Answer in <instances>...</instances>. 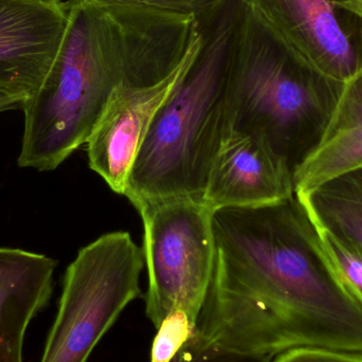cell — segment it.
<instances>
[{"label":"cell","instance_id":"1","mask_svg":"<svg viewBox=\"0 0 362 362\" xmlns=\"http://www.w3.org/2000/svg\"><path fill=\"white\" fill-rule=\"evenodd\" d=\"M215 266L195 331L210 344L272 357L320 346L362 353V304L296 195L212 216Z\"/></svg>","mask_w":362,"mask_h":362},{"label":"cell","instance_id":"3","mask_svg":"<svg viewBox=\"0 0 362 362\" xmlns=\"http://www.w3.org/2000/svg\"><path fill=\"white\" fill-rule=\"evenodd\" d=\"M227 69L232 132L261 139L293 175L320 144L346 83L279 44L236 1Z\"/></svg>","mask_w":362,"mask_h":362},{"label":"cell","instance_id":"8","mask_svg":"<svg viewBox=\"0 0 362 362\" xmlns=\"http://www.w3.org/2000/svg\"><path fill=\"white\" fill-rule=\"evenodd\" d=\"M206 38L198 28L180 65L161 82L140 88L117 86L110 95L86 144L89 168L116 193L124 195L153 118L202 54Z\"/></svg>","mask_w":362,"mask_h":362},{"label":"cell","instance_id":"5","mask_svg":"<svg viewBox=\"0 0 362 362\" xmlns=\"http://www.w3.org/2000/svg\"><path fill=\"white\" fill-rule=\"evenodd\" d=\"M144 250L127 232H110L78 251L40 362H86L124 308L141 295Z\"/></svg>","mask_w":362,"mask_h":362},{"label":"cell","instance_id":"7","mask_svg":"<svg viewBox=\"0 0 362 362\" xmlns=\"http://www.w3.org/2000/svg\"><path fill=\"white\" fill-rule=\"evenodd\" d=\"M279 44L334 80L362 70V0H235Z\"/></svg>","mask_w":362,"mask_h":362},{"label":"cell","instance_id":"14","mask_svg":"<svg viewBox=\"0 0 362 362\" xmlns=\"http://www.w3.org/2000/svg\"><path fill=\"white\" fill-rule=\"evenodd\" d=\"M318 227V226H317ZM321 240L342 280L362 304V252L350 243L319 228Z\"/></svg>","mask_w":362,"mask_h":362},{"label":"cell","instance_id":"6","mask_svg":"<svg viewBox=\"0 0 362 362\" xmlns=\"http://www.w3.org/2000/svg\"><path fill=\"white\" fill-rule=\"evenodd\" d=\"M144 221L146 313L158 329L181 310L196 325L215 266L213 211L202 200L167 197L133 204Z\"/></svg>","mask_w":362,"mask_h":362},{"label":"cell","instance_id":"16","mask_svg":"<svg viewBox=\"0 0 362 362\" xmlns=\"http://www.w3.org/2000/svg\"><path fill=\"white\" fill-rule=\"evenodd\" d=\"M270 358L221 348L194 332L170 362H270Z\"/></svg>","mask_w":362,"mask_h":362},{"label":"cell","instance_id":"10","mask_svg":"<svg viewBox=\"0 0 362 362\" xmlns=\"http://www.w3.org/2000/svg\"><path fill=\"white\" fill-rule=\"evenodd\" d=\"M293 195V175L284 161L259 138L231 132L213 161L202 200L214 212Z\"/></svg>","mask_w":362,"mask_h":362},{"label":"cell","instance_id":"13","mask_svg":"<svg viewBox=\"0 0 362 362\" xmlns=\"http://www.w3.org/2000/svg\"><path fill=\"white\" fill-rule=\"evenodd\" d=\"M295 195L319 228L362 252V165Z\"/></svg>","mask_w":362,"mask_h":362},{"label":"cell","instance_id":"2","mask_svg":"<svg viewBox=\"0 0 362 362\" xmlns=\"http://www.w3.org/2000/svg\"><path fill=\"white\" fill-rule=\"evenodd\" d=\"M57 57L23 105L17 165L57 170L86 144L117 86L165 80L185 57L195 15L107 0H68Z\"/></svg>","mask_w":362,"mask_h":362},{"label":"cell","instance_id":"18","mask_svg":"<svg viewBox=\"0 0 362 362\" xmlns=\"http://www.w3.org/2000/svg\"><path fill=\"white\" fill-rule=\"evenodd\" d=\"M107 1L141 4V6L171 11V12L195 15L199 18L200 15L214 10L217 6L225 4L226 0H107Z\"/></svg>","mask_w":362,"mask_h":362},{"label":"cell","instance_id":"15","mask_svg":"<svg viewBox=\"0 0 362 362\" xmlns=\"http://www.w3.org/2000/svg\"><path fill=\"white\" fill-rule=\"evenodd\" d=\"M196 325L183 310H175L159 325L151 362H170L195 332Z\"/></svg>","mask_w":362,"mask_h":362},{"label":"cell","instance_id":"9","mask_svg":"<svg viewBox=\"0 0 362 362\" xmlns=\"http://www.w3.org/2000/svg\"><path fill=\"white\" fill-rule=\"evenodd\" d=\"M67 23L66 1L0 0V95L28 100L37 90Z\"/></svg>","mask_w":362,"mask_h":362},{"label":"cell","instance_id":"11","mask_svg":"<svg viewBox=\"0 0 362 362\" xmlns=\"http://www.w3.org/2000/svg\"><path fill=\"white\" fill-rule=\"evenodd\" d=\"M57 266L45 255L0 248V362H23L25 334L52 297Z\"/></svg>","mask_w":362,"mask_h":362},{"label":"cell","instance_id":"17","mask_svg":"<svg viewBox=\"0 0 362 362\" xmlns=\"http://www.w3.org/2000/svg\"><path fill=\"white\" fill-rule=\"evenodd\" d=\"M270 362H362V353L320 346H299L280 353Z\"/></svg>","mask_w":362,"mask_h":362},{"label":"cell","instance_id":"4","mask_svg":"<svg viewBox=\"0 0 362 362\" xmlns=\"http://www.w3.org/2000/svg\"><path fill=\"white\" fill-rule=\"evenodd\" d=\"M234 15L235 4L217 21L202 54L153 118L127 180L124 196L132 204L204 199L213 161L232 132L227 52Z\"/></svg>","mask_w":362,"mask_h":362},{"label":"cell","instance_id":"12","mask_svg":"<svg viewBox=\"0 0 362 362\" xmlns=\"http://www.w3.org/2000/svg\"><path fill=\"white\" fill-rule=\"evenodd\" d=\"M362 165V70L344 84L316 150L293 174L295 193H303Z\"/></svg>","mask_w":362,"mask_h":362},{"label":"cell","instance_id":"20","mask_svg":"<svg viewBox=\"0 0 362 362\" xmlns=\"http://www.w3.org/2000/svg\"><path fill=\"white\" fill-rule=\"evenodd\" d=\"M59 1H68V0H59Z\"/></svg>","mask_w":362,"mask_h":362},{"label":"cell","instance_id":"19","mask_svg":"<svg viewBox=\"0 0 362 362\" xmlns=\"http://www.w3.org/2000/svg\"><path fill=\"white\" fill-rule=\"evenodd\" d=\"M27 99L11 97V95H0V114L11 110H23Z\"/></svg>","mask_w":362,"mask_h":362}]
</instances>
